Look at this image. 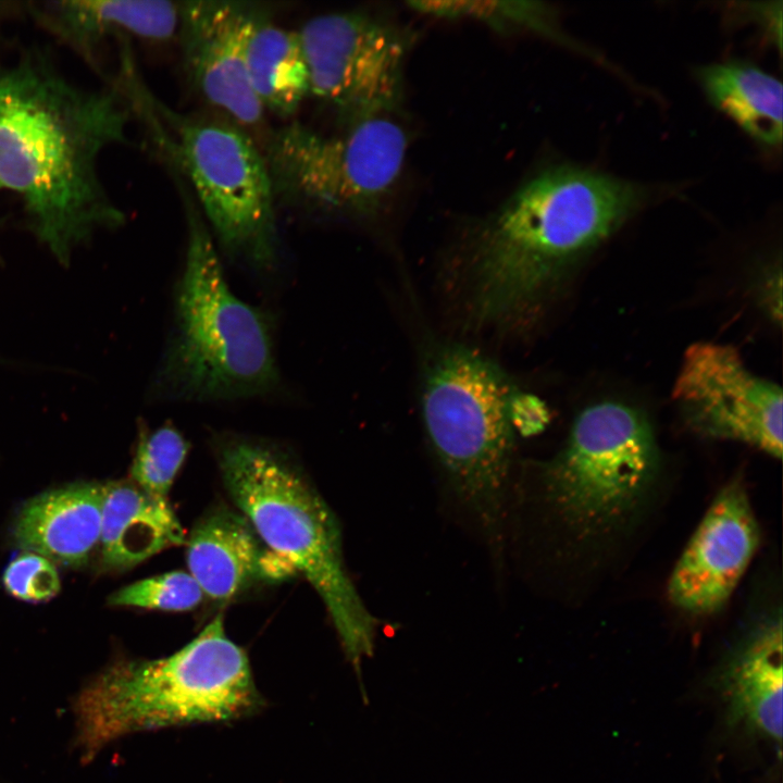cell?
<instances>
[{"label":"cell","instance_id":"1","mask_svg":"<svg viewBox=\"0 0 783 783\" xmlns=\"http://www.w3.org/2000/svg\"><path fill=\"white\" fill-rule=\"evenodd\" d=\"M128 107L116 87H79L42 52L0 67V187L18 196L32 232L62 264L125 221L99 160L127 141Z\"/></svg>","mask_w":783,"mask_h":783},{"label":"cell","instance_id":"2","mask_svg":"<svg viewBox=\"0 0 783 783\" xmlns=\"http://www.w3.org/2000/svg\"><path fill=\"white\" fill-rule=\"evenodd\" d=\"M641 184L574 165L532 176L474 232L465 256L470 318L510 328L648 199Z\"/></svg>","mask_w":783,"mask_h":783},{"label":"cell","instance_id":"3","mask_svg":"<svg viewBox=\"0 0 783 783\" xmlns=\"http://www.w3.org/2000/svg\"><path fill=\"white\" fill-rule=\"evenodd\" d=\"M181 190L186 249L151 399L225 402L266 396L281 382L273 316L234 294L197 202L183 185Z\"/></svg>","mask_w":783,"mask_h":783},{"label":"cell","instance_id":"4","mask_svg":"<svg viewBox=\"0 0 783 783\" xmlns=\"http://www.w3.org/2000/svg\"><path fill=\"white\" fill-rule=\"evenodd\" d=\"M225 487L276 557L302 574L322 599L346 658L360 675L373 656L376 620L344 561L339 523L288 456L270 443L229 435L216 444Z\"/></svg>","mask_w":783,"mask_h":783},{"label":"cell","instance_id":"5","mask_svg":"<svg viewBox=\"0 0 783 783\" xmlns=\"http://www.w3.org/2000/svg\"><path fill=\"white\" fill-rule=\"evenodd\" d=\"M263 705L248 656L220 613L167 657L112 666L80 696L79 714L98 746L136 731L236 720Z\"/></svg>","mask_w":783,"mask_h":783},{"label":"cell","instance_id":"6","mask_svg":"<svg viewBox=\"0 0 783 783\" xmlns=\"http://www.w3.org/2000/svg\"><path fill=\"white\" fill-rule=\"evenodd\" d=\"M515 387L478 350L459 344L433 352L424 373L422 415L451 488L494 542L505 515Z\"/></svg>","mask_w":783,"mask_h":783},{"label":"cell","instance_id":"7","mask_svg":"<svg viewBox=\"0 0 783 783\" xmlns=\"http://www.w3.org/2000/svg\"><path fill=\"white\" fill-rule=\"evenodd\" d=\"M149 102L170 129L158 140L189 181L216 247L256 273L273 272L276 199L264 154L233 122L184 115L150 95Z\"/></svg>","mask_w":783,"mask_h":783},{"label":"cell","instance_id":"8","mask_svg":"<svg viewBox=\"0 0 783 783\" xmlns=\"http://www.w3.org/2000/svg\"><path fill=\"white\" fill-rule=\"evenodd\" d=\"M325 135L299 122L274 130L265 162L275 199L318 213L365 217L383 207L407 154L405 129L387 115Z\"/></svg>","mask_w":783,"mask_h":783},{"label":"cell","instance_id":"9","mask_svg":"<svg viewBox=\"0 0 783 783\" xmlns=\"http://www.w3.org/2000/svg\"><path fill=\"white\" fill-rule=\"evenodd\" d=\"M659 464L646 417L616 401L594 403L574 420L563 448L545 467V495L582 536L618 526L642 501Z\"/></svg>","mask_w":783,"mask_h":783},{"label":"cell","instance_id":"10","mask_svg":"<svg viewBox=\"0 0 783 783\" xmlns=\"http://www.w3.org/2000/svg\"><path fill=\"white\" fill-rule=\"evenodd\" d=\"M298 32L310 96L351 125L387 115L402 96L409 40L399 29L362 12H333L308 20Z\"/></svg>","mask_w":783,"mask_h":783},{"label":"cell","instance_id":"11","mask_svg":"<svg viewBox=\"0 0 783 783\" xmlns=\"http://www.w3.org/2000/svg\"><path fill=\"white\" fill-rule=\"evenodd\" d=\"M672 399L689 427L782 456V389L748 370L732 346L699 341L683 357Z\"/></svg>","mask_w":783,"mask_h":783},{"label":"cell","instance_id":"12","mask_svg":"<svg viewBox=\"0 0 783 783\" xmlns=\"http://www.w3.org/2000/svg\"><path fill=\"white\" fill-rule=\"evenodd\" d=\"M760 542L741 480L716 495L673 568L667 587L678 608L695 614L719 610L731 597Z\"/></svg>","mask_w":783,"mask_h":783},{"label":"cell","instance_id":"13","mask_svg":"<svg viewBox=\"0 0 783 783\" xmlns=\"http://www.w3.org/2000/svg\"><path fill=\"white\" fill-rule=\"evenodd\" d=\"M256 3L179 2L177 35L183 64L197 92L240 127H259L265 111L245 64V41Z\"/></svg>","mask_w":783,"mask_h":783},{"label":"cell","instance_id":"14","mask_svg":"<svg viewBox=\"0 0 783 783\" xmlns=\"http://www.w3.org/2000/svg\"><path fill=\"white\" fill-rule=\"evenodd\" d=\"M782 671V614L779 609L757 621L713 674V687L731 729L781 743Z\"/></svg>","mask_w":783,"mask_h":783},{"label":"cell","instance_id":"15","mask_svg":"<svg viewBox=\"0 0 783 783\" xmlns=\"http://www.w3.org/2000/svg\"><path fill=\"white\" fill-rule=\"evenodd\" d=\"M185 545L188 573L216 601H229L254 581L276 574L270 566L290 568L266 548L244 514L227 508L204 514Z\"/></svg>","mask_w":783,"mask_h":783},{"label":"cell","instance_id":"16","mask_svg":"<svg viewBox=\"0 0 783 783\" xmlns=\"http://www.w3.org/2000/svg\"><path fill=\"white\" fill-rule=\"evenodd\" d=\"M103 485L80 483L46 492L20 511L13 537L25 551L67 567L84 564L101 534Z\"/></svg>","mask_w":783,"mask_h":783},{"label":"cell","instance_id":"17","mask_svg":"<svg viewBox=\"0 0 783 783\" xmlns=\"http://www.w3.org/2000/svg\"><path fill=\"white\" fill-rule=\"evenodd\" d=\"M186 534L167 500L132 481L103 485L100 550L109 569H127L160 551L186 544Z\"/></svg>","mask_w":783,"mask_h":783},{"label":"cell","instance_id":"18","mask_svg":"<svg viewBox=\"0 0 783 783\" xmlns=\"http://www.w3.org/2000/svg\"><path fill=\"white\" fill-rule=\"evenodd\" d=\"M33 11L55 36L86 54L114 33L167 40L177 34L179 21V3L165 0H61Z\"/></svg>","mask_w":783,"mask_h":783},{"label":"cell","instance_id":"19","mask_svg":"<svg viewBox=\"0 0 783 783\" xmlns=\"http://www.w3.org/2000/svg\"><path fill=\"white\" fill-rule=\"evenodd\" d=\"M250 86L264 111L293 116L310 96V80L298 32L278 26L269 8L256 3L245 41Z\"/></svg>","mask_w":783,"mask_h":783},{"label":"cell","instance_id":"20","mask_svg":"<svg viewBox=\"0 0 783 783\" xmlns=\"http://www.w3.org/2000/svg\"><path fill=\"white\" fill-rule=\"evenodd\" d=\"M698 80L709 101L750 138L766 147L782 140V84L742 61L703 66Z\"/></svg>","mask_w":783,"mask_h":783},{"label":"cell","instance_id":"21","mask_svg":"<svg viewBox=\"0 0 783 783\" xmlns=\"http://www.w3.org/2000/svg\"><path fill=\"white\" fill-rule=\"evenodd\" d=\"M420 13L443 18H469L499 32L529 30L573 45L560 30L552 9L535 1H411Z\"/></svg>","mask_w":783,"mask_h":783},{"label":"cell","instance_id":"22","mask_svg":"<svg viewBox=\"0 0 783 783\" xmlns=\"http://www.w3.org/2000/svg\"><path fill=\"white\" fill-rule=\"evenodd\" d=\"M130 468V481L148 495L167 500L189 450V443L172 424L153 431L141 427Z\"/></svg>","mask_w":783,"mask_h":783},{"label":"cell","instance_id":"23","mask_svg":"<svg viewBox=\"0 0 783 783\" xmlns=\"http://www.w3.org/2000/svg\"><path fill=\"white\" fill-rule=\"evenodd\" d=\"M203 593L195 579L184 571H172L124 586L109 597V604L162 611L196 608Z\"/></svg>","mask_w":783,"mask_h":783},{"label":"cell","instance_id":"24","mask_svg":"<svg viewBox=\"0 0 783 783\" xmlns=\"http://www.w3.org/2000/svg\"><path fill=\"white\" fill-rule=\"evenodd\" d=\"M2 581L10 595L33 602L53 598L61 587L53 562L30 551L18 555L8 564Z\"/></svg>","mask_w":783,"mask_h":783},{"label":"cell","instance_id":"25","mask_svg":"<svg viewBox=\"0 0 783 783\" xmlns=\"http://www.w3.org/2000/svg\"><path fill=\"white\" fill-rule=\"evenodd\" d=\"M547 411L540 401L532 396L517 394L511 407L514 430L523 435L539 432L547 422Z\"/></svg>","mask_w":783,"mask_h":783},{"label":"cell","instance_id":"26","mask_svg":"<svg viewBox=\"0 0 783 783\" xmlns=\"http://www.w3.org/2000/svg\"><path fill=\"white\" fill-rule=\"evenodd\" d=\"M1 4H2V3L0 2V9H1Z\"/></svg>","mask_w":783,"mask_h":783},{"label":"cell","instance_id":"27","mask_svg":"<svg viewBox=\"0 0 783 783\" xmlns=\"http://www.w3.org/2000/svg\"><path fill=\"white\" fill-rule=\"evenodd\" d=\"M0 189H1V187H0Z\"/></svg>","mask_w":783,"mask_h":783}]
</instances>
